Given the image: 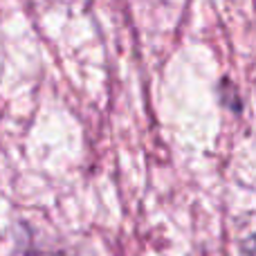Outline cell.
Here are the masks:
<instances>
[{
    "label": "cell",
    "mask_w": 256,
    "mask_h": 256,
    "mask_svg": "<svg viewBox=\"0 0 256 256\" xmlns=\"http://www.w3.org/2000/svg\"><path fill=\"white\" fill-rule=\"evenodd\" d=\"M248 256H256V236H252L248 243Z\"/></svg>",
    "instance_id": "cell-1"
}]
</instances>
